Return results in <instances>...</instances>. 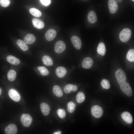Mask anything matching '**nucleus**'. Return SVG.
Instances as JSON below:
<instances>
[{"instance_id": "9b49d317", "label": "nucleus", "mask_w": 134, "mask_h": 134, "mask_svg": "<svg viewBox=\"0 0 134 134\" xmlns=\"http://www.w3.org/2000/svg\"><path fill=\"white\" fill-rule=\"evenodd\" d=\"M108 5L109 11L111 13L113 14L117 11L118 8L117 2L112 0H109Z\"/></svg>"}, {"instance_id": "6ab92c4d", "label": "nucleus", "mask_w": 134, "mask_h": 134, "mask_svg": "<svg viewBox=\"0 0 134 134\" xmlns=\"http://www.w3.org/2000/svg\"><path fill=\"white\" fill-rule=\"evenodd\" d=\"M32 22L33 26L38 29L43 28L44 26L43 22L40 19L34 18L32 20Z\"/></svg>"}, {"instance_id": "f704fd0d", "label": "nucleus", "mask_w": 134, "mask_h": 134, "mask_svg": "<svg viewBox=\"0 0 134 134\" xmlns=\"http://www.w3.org/2000/svg\"><path fill=\"white\" fill-rule=\"evenodd\" d=\"M61 134V132L60 131H59L53 133L54 134Z\"/></svg>"}, {"instance_id": "423d86ee", "label": "nucleus", "mask_w": 134, "mask_h": 134, "mask_svg": "<svg viewBox=\"0 0 134 134\" xmlns=\"http://www.w3.org/2000/svg\"><path fill=\"white\" fill-rule=\"evenodd\" d=\"M66 48L65 42L62 40L57 41L56 43L54 46L55 52L57 53H60L65 50Z\"/></svg>"}, {"instance_id": "a878e982", "label": "nucleus", "mask_w": 134, "mask_h": 134, "mask_svg": "<svg viewBox=\"0 0 134 134\" xmlns=\"http://www.w3.org/2000/svg\"><path fill=\"white\" fill-rule=\"evenodd\" d=\"M127 59L129 61L131 62L134 61V50L131 49L128 52L126 56Z\"/></svg>"}, {"instance_id": "20e7f679", "label": "nucleus", "mask_w": 134, "mask_h": 134, "mask_svg": "<svg viewBox=\"0 0 134 134\" xmlns=\"http://www.w3.org/2000/svg\"><path fill=\"white\" fill-rule=\"evenodd\" d=\"M120 86V88L123 92L129 97L132 95L133 91L129 84L127 82H125Z\"/></svg>"}, {"instance_id": "4468645a", "label": "nucleus", "mask_w": 134, "mask_h": 134, "mask_svg": "<svg viewBox=\"0 0 134 134\" xmlns=\"http://www.w3.org/2000/svg\"><path fill=\"white\" fill-rule=\"evenodd\" d=\"M67 72L66 69L63 67H59L57 68L55 73L57 76L60 78L64 77Z\"/></svg>"}, {"instance_id": "393cba45", "label": "nucleus", "mask_w": 134, "mask_h": 134, "mask_svg": "<svg viewBox=\"0 0 134 134\" xmlns=\"http://www.w3.org/2000/svg\"><path fill=\"white\" fill-rule=\"evenodd\" d=\"M17 43L21 49L24 51H27L29 48L26 43L23 40L21 39L18 40Z\"/></svg>"}, {"instance_id": "b1692460", "label": "nucleus", "mask_w": 134, "mask_h": 134, "mask_svg": "<svg viewBox=\"0 0 134 134\" xmlns=\"http://www.w3.org/2000/svg\"><path fill=\"white\" fill-rule=\"evenodd\" d=\"M16 71L13 69H10L8 72L7 76L8 80L11 81H13L16 78Z\"/></svg>"}, {"instance_id": "6e6552de", "label": "nucleus", "mask_w": 134, "mask_h": 134, "mask_svg": "<svg viewBox=\"0 0 134 134\" xmlns=\"http://www.w3.org/2000/svg\"><path fill=\"white\" fill-rule=\"evenodd\" d=\"M72 43L74 48L77 49H80L82 46V43L81 40L78 36L74 35L72 36L71 39Z\"/></svg>"}, {"instance_id": "f8f14e48", "label": "nucleus", "mask_w": 134, "mask_h": 134, "mask_svg": "<svg viewBox=\"0 0 134 134\" xmlns=\"http://www.w3.org/2000/svg\"><path fill=\"white\" fill-rule=\"evenodd\" d=\"M93 63V60L91 58L87 57L83 60L82 63V67L85 69H88L90 68Z\"/></svg>"}, {"instance_id": "4be33fe9", "label": "nucleus", "mask_w": 134, "mask_h": 134, "mask_svg": "<svg viewBox=\"0 0 134 134\" xmlns=\"http://www.w3.org/2000/svg\"><path fill=\"white\" fill-rule=\"evenodd\" d=\"M53 92L58 97H61L63 95V91L61 87L58 85H56L53 87Z\"/></svg>"}, {"instance_id": "2f4dec72", "label": "nucleus", "mask_w": 134, "mask_h": 134, "mask_svg": "<svg viewBox=\"0 0 134 134\" xmlns=\"http://www.w3.org/2000/svg\"><path fill=\"white\" fill-rule=\"evenodd\" d=\"M57 113L61 119L64 118L66 116L65 111L63 109H59L57 111Z\"/></svg>"}, {"instance_id": "f257e3e1", "label": "nucleus", "mask_w": 134, "mask_h": 134, "mask_svg": "<svg viewBox=\"0 0 134 134\" xmlns=\"http://www.w3.org/2000/svg\"><path fill=\"white\" fill-rule=\"evenodd\" d=\"M131 34L132 32L130 29L128 28H124L120 33V39L123 42H127L130 39Z\"/></svg>"}, {"instance_id": "dca6fc26", "label": "nucleus", "mask_w": 134, "mask_h": 134, "mask_svg": "<svg viewBox=\"0 0 134 134\" xmlns=\"http://www.w3.org/2000/svg\"><path fill=\"white\" fill-rule=\"evenodd\" d=\"M35 39V37L34 35L29 34H27L24 37V40L26 43L28 44H30L34 43Z\"/></svg>"}, {"instance_id": "aec40b11", "label": "nucleus", "mask_w": 134, "mask_h": 134, "mask_svg": "<svg viewBox=\"0 0 134 134\" xmlns=\"http://www.w3.org/2000/svg\"><path fill=\"white\" fill-rule=\"evenodd\" d=\"M6 59L8 62L13 65H18L20 63V61L19 59L11 55L8 56L7 57Z\"/></svg>"}, {"instance_id": "7c9ffc66", "label": "nucleus", "mask_w": 134, "mask_h": 134, "mask_svg": "<svg viewBox=\"0 0 134 134\" xmlns=\"http://www.w3.org/2000/svg\"><path fill=\"white\" fill-rule=\"evenodd\" d=\"M101 84L102 87L107 89L110 87V85L109 81L107 79H102L101 82Z\"/></svg>"}, {"instance_id": "5701e85b", "label": "nucleus", "mask_w": 134, "mask_h": 134, "mask_svg": "<svg viewBox=\"0 0 134 134\" xmlns=\"http://www.w3.org/2000/svg\"><path fill=\"white\" fill-rule=\"evenodd\" d=\"M42 60L43 64L47 66H50L53 64L52 59L47 55H44L42 57Z\"/></svg>"}, {"instance_id": "7ed1b4c3", "label": "nucleus", "mask_w": 134, "mask_h": 134, "mask_svg": "<svg viewBox=\"0 0 134 134\" xmlns=\"http://www.w3.org/2000/svg\"><path fill=\"white\" fill-rule=\"evenodd\" d=\"M91 112L92 116L94 117L99 118L102 116L103 111L100 106L98 105H95L92 107Z\"/></svg>"}, {"instance_id": "f03ea898", "label": "nucleus", "mask_w": 134, "mask_h": 134, "mask_svg": "<svg viewBox=\"0 0 134 134\" xmlns=\"http://www.w3.org/2000/svg\"><path fill=\"white\" fill-rule=\"evenodd\" d=\"M115 76L119 86L125 82L127 80L126 74L123 70L118 69L115 72Z\"/></svg>"}, {"instance_id": "a211bd4d", "label": "nucleus", "mask_w": 134, "mask_h": 134, "mask_svg": "<svg viewBox=\"0 0 134 134\" xmlns=\"http://www.w3.org/2000/svg\"><path fill=\"white\" fill-rule=\"evenodd\" d=\"M77 90V86L74 85L69 84L66 85L64 87V90L66 93H68L71 91L75 92Z\"/></svg>"}, {"instance_id": "0eeeda50", "label": "nucleus", "mask_w": 134, "mask_h": 134, "mask_svg": "<svg viewBox=\"0 0 134 134\" xmlns=\"http://www.w3.org/2000/svg\"><path fill=\"white\" fill-rule=\"evenodd\" d=\"M8 95L10 99L15 102H18L20 100L21 97L19 93L14 89H11L9 90Z\"/></svg>"}, {"instance_id": "cd10ccee", "label": "nucleus", "mask_w": 134, "mask_h": 134, "mask_svg": "<svg viewBox=\"0 0 134 134\" xmlns=\"http://www.w3.org/2000/svg\"><path fill=\"white\" fill-rule=\"evenodd\" d=\"M30 13L33 16L36 17H40L41 16V13L38 10L34 8H31L29 10Z\"/></svg>"}, {"instance_id": "2eb2a0df", "label": "nucleus", "mask_w": 134, "mask_h": 134, "mask_svg": "<svg viewBox=\"0 0 134 134\" xmlns=\"http://www.w3.org/2000/svg\"><path fill=\"white\" fill-rule=\"evenodd\" d=\"M40 107L43 114L45 116L48 115L50 110L49 106L46 103H41L40 105Z\"/></svg>"}, {"instance_id": "e433bc0d", "label": "nucleus", "mask_w": 134, "mask_h": 134, "mask_svg": "<svg viewBox=\"0 0 134 134\" xmlns=\"http://www.w3.org/2000/svg\"><path fill=\"white\" fill-rule=\"evenodd\" d=\"M2 93L1 90V89L0 88V96L1 95Z\"/></svg>"}, {"instance_id": "c756f323", "label": "nucleus", "mask_w": 134, "mask_h": 134, "mask_svg": "<svg viewBox=\"0 0 134 134\" xmlns=\"http://www.w3.org/2000/svg\"><path fill=\"white\" fill-rule=\"evenodd\" d=\"M67 110L70 113L73 112L75 109V104L72 101L69 102L67 105Z\"/></svg>"}, {"instance_id": "4c0bfd02", "label": "nucleus", "mask_w": 134, "mask_h": 134, "mask_svg": "<svg viewBox=\"0 0 134 134\" xmlns=\"http://www.w3.org/2000/svg\"><path fill=\"white\" fill-rule=\"evenodd\" d=\"M132 0L133 1H134V0Z\"/></svg>"}, {"instance_id": "c85d7f7f", "label": "nucleus", "mask_w": 134, "mask_h": 134, "mask_svg": "<svg viewBox=\"0 0 134 134\" xmlns=\"http://www.w3.org/2000/svg\"><path fill=\"white\" fill-rule=\"evenodd\" d=\"M37 69L39 71L41 75L44 76H47L49 74L48 70L45 67L42 66H39Z\"/></svg>"}, {"instance_id": "ddd939ff", "label": "nucleus", "mask_w": 134, "mask_h": 134, "mask_svg": "<svg viewBox=\"0 0 134 134\" xmlns=\"http://www.w3.org/2000/svg\"><path fill=\"white\" fill-rule=\"evenodd\" d=\"M122 118L127 123L131 124L133 122L132 117L129 112L125 111L123 112L121 114Z\"/></svg>"}, {"instance_id": "412c9836", "label": "nucleus", "mask_w": 134, "mask_h": 134, "mask_svg": "<svg viewBox=\"0 0 134 134\" xmlns=\"http://www.w3.org/2000/svg\"><path fill=\"white\" fill-rule=\"evenodd\" d=\"M106 51V48L104 44L102 42L100 43L97 47V53L101 55L104 56L105 54Z\"/></svg>"}, {"instance_id": "f3484780", "label": "nucleus", "mask_w": 134, "mask_h": 134, "mask_svg": "<svg viewBox=\"0 0 134 134\" xmlns=\"http://www.w3.org/2000/svg\"><path fill=\"white\" fill-rule=\"evenodd\" d=\"M87 19L88 21L90 23L93 24L96 22L97 21V17L95 12L91 11L88 14Z\"/></svg>"}, {"instance_id": "473e14b6", "label": "nucleus", "mask_w": 134, "mask_h": 134, "mask_svg": "<svg viewBox=\"0 0 134 134\" xmlns=\"http://www.w3.org/2000/svg\"><path fill=\"white\" fill-rule=\"evenodd\" d=\"M10 3V0H0V5L3 7H7Z\"/></svg>"}, {"instance_id": "1a4fd4ad", "label": "nucleus", "mask_w": 134, "mask_h": 134, "mask_svg": "<svg viewBox=\"0 0 134 134\" xmlns=\"http://www.w3.org/2000/svg\"><path fill=\"white\" fill-rule=\"evenodd\" d=\"M4 131L6 134H15L17 132V129L15 125L11 124L5 128Z\"/></svg>"}, {"instance_id": "bb28decb", "label": "nucleus", "mask_w": 134, "mask_h": 134, "mask_svg": "<svg viewBox=\"0 0 134 134\" xmlns=\"http://www.w3.org/2000/svg\"><path fill=\"white\" fill-rule=\"evenodd\" d=\"M76 99L77 102L78 103L83 102L85 99L84 93L81 92H78L76 95Z\"/></svg>"}, {"instance_id": "72a5a7b5", "label": "nucleus", "mask_w": 134, "mask_h": 134, "mask_svg": "<svg viewBox=\"0 0 134 134\" xmlns=\"http://www.w3.org/2000/svg\"><path fill=\"white\" fill-rule=\"evenodd\" d=\"M41 4L45 6H48L51 3V0H40Z\"/></svg>"}, {"instance_id": "9d476101", "label": "nucleus", "mask_w": 134, "mask_h": 134, "mask_svg": "<svg viewBox=\"0 0 134 134\" xmlns=\"http://www.w3.org/2000/svg\"><path fill=\"white\" fill-rule=\"evenodd\" d=\"M57 35L56 31L53 29L48 30L45 34V36L46 39L48 41H50L53 40Z\"/></svg>"}, {"instance_id": "c9c22d12", "label": "nucleus", "mask_w": 134, "mask_h": 134, "mask_svg": "<svg viewBox=\"0 0 134 134\" xmlns=\"http://www.w3.org/2000/svg\"><path fill=\"white\" fill-rule=\"evenodd\" d=\"M115 1L116 2H121L123 0H112Z\"/></svg>"}, {"instance_id": "39448f33", "label": "nucleus", "mask_w": 134, "mask_h": 134, "mask_svg": "<svg viewBox=\"0 0 134 134\" xmlns=\"http://www.w3.org/2000/svg\"><path fill=\"white\" fill-rule=\"evenodd\" d=\"M21 122L24 126L28 127L30 126L32 121V118L29 114H24L21 117Z\"/></svg>"}]
</instances>
